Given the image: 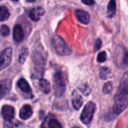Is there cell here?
Listing matches in <instances>:
<instances>
[{
    "label": "cell",
    "instance_id": "obj_1",
    "mask_svg": "<svg viewBox=\"0 0 128 128\" xmlns=\"http://www.w3.org/2000/svg\"><path fill=\"white\" fill-rule=\"evenodd\" d=\"M128 106V71L125 72L120 82L114 97L112 110L118 116L123 112Z\"/></svg>",
    "mask_w": 128,
    "mask_h": 128
},
{
    "label": "cell",
    "instance_id": "obj_2",
    "mask_svg": "<svg viewBox=\"0 0 128 128\" xmlns=\"http://www.w3.org/2000/svg\"><path fill=\"white\" fill-rule=\"evenodd\" d=\"M114 62L116 65L121 68H128V50L123 46H118L114 52Z\"/></svg>",
    "mask_w": 128,
    "mask_h": 128
},
{
    "label": "cell",
    "instance_id": "obj_3",
    "mask_svg": "<svg viewBox=\"0 0 128 128\" xmlns=\"http://www.w3.org/2000/svg\"><path fill=\"white\" fill-rule=\"evenodd\" d=\"M52 46H53L55 51L59 56H66L70 55L72 52V50L69 47V46L58 35L53 36V38L52 39Z\"/></svg>",
    "mask_w": 128,
    "mask_h": 128
},
{
    "label": "cell",
    "instance_id": "obj_4",
    "mask_svg": "<svg viewBox=\"0 0 128 128\" xmlns=\"http://www.w3.org/2000/svg\"><path fill=\"white\" fill-rule=\"evenodd\" d=\"M65 82L62 72L56 71L53 76V90L54 94L57 97H61L65 92Z\"/></svg>",
    "mask_w": 128,
    "mask_h": 128
},
{
    "label": "cell",
    "instance_id": "obj_5",
    "mask_svg": "<svg viewBox=\"0 0 128 128\" xmlns=\"http://www.w3.org/2000/svg\"><path fill=\"white\" fill-rule=\"evenodd\" d=\"M95 110H96V104L92 101L88 102L86 104L81 113L80 116L81 122L84 124H89L93 119V116L94 115Z\"/></svg>",
    "mask_w": 128,
    "mask_h": 128
},
{
    "label": "cell",
    "instance_id": "obj_6",
    "mask_svg": "<svg viewBox=\"0 0 128 128\" xmlns=\"http://www.w3.org/2000/svg\"><path fill=\"white\" fill-rule=\"evenodd\" d=\"M12 58V50L11 48H7L0 53V71L7 68Z\"/></svg>",
    "mask_w": 128,
    "mask_h": 128
},
{
    "label": "cell",
    "instance_id": "obj_7",
    "mask_svg": "<svg viewBox=\"0 0 128 128\" xmlns=\"http://www.w3.org/2000/svg\"><path fill=\"white\" fill-rule=\"evenodd\" d=\"M15 114L14 108L9 105H4L1 110V115L5 121H11Z\"/></svg>",
    "mask_w": 128,
    "mask_h": 128
},
{
    "label": "cell",
    "instance_id": "obj_8",
    "mask_svg": "<svg viewBox=\"0 0 128 128\" xmlns=\"http://www.w3.org/2000/svg\"><path fill=\"white\" fill-rule=\"evenodd\" d=\"M75 16L76 19L82 23L83 24H88L90 21V15L89 14L84 10H80L77 9L75 10Z\"/></svg>",
    "mask_w": 128,
    "mask_h": 128
},
{
    "label": "cell",
    "instance_id": "obj_9",
    "mask_svg": "<svg viewBox=\"0 0 128 128\" xmlns=\"http://www.w3.org/2000/svg\"><path fill=\"white\" fill-rule=\"evenodd\" d=\"M72 104L74 108L76 110H79L80 109V107L82 106L83 104V98H82V96L76 92V91H74L72 93Z\"/></svg>",
    "mask_w": 128,
    "mask_h": 128
},
{
    "label": "cell",
    "instance_id": "obj_10",
    "mask_svg": "<svg viewBox=\"0 0 128 128\" xmlns=\"http://www.w3.org/2000/svg\"><path fill=\"white\" fill-rule=\"evenodd\" d=\"M12 82L10 80L6 79L0 81V94L2 96H4L9 93L11 89Z\"/></svg>",
    "mask_w": 128,
    "mask_h": 128
},
{
    "label": "cell",
    "instance_id": "obj_11",
    "mask_svg": "<svg viewBox=\"0 0 128 128\" xmlns=\"http://www.w3.org/2000/svg\"><path fill=\"white\" fill-rule=\"evenodd\" d=\"M44 14V10L41 7H36L32 8L29 12V16L34 21H38Z\"/></svg>",
    "mask_w": 128,
    "mask_h": 128
},
{
    "label": "cell",
    "instance_id": "obj_12",
    "mask_svg": "<svg viewBox=\"0 0 128 128\" xmlns=\"http://www.w3.org/2000/svg\"><path fill=\"white\" fill-rule=\"evenodd\" d=\"M13 37L16 42H21L24 38V32L22 28L20 25H16L14 28L13 32Z\"/></svg>",
    "mask_w": 128,
    "mask_h": 128
},
{
    "label": "cell",
    "instance_id": "obj_13",
    "mask_svg": "<svg viewBox=\"0 0 128 128\" xmlns=\"http://www.w3.org/2000/svg\"><path fill=\"white\" fill-rule=\"evenodd\" d=\"M32 113H33V112H32V107L29 105L26 104L20 109V118H22L23 120H26L32 116Z\"/></svg>",
    "mask_w": 128,
    "mask_h": 128
},
{
    "label": "cell",
    "instance_id": "obj_14",
    "mask_svg": "<svg viewBox=\"0 0 128 128\" xmlns=\"http://www.w3.org/2000/svg\"><path fill=\"white\" fill-rule=\"evenodd\" d=\"M17 86L19 87V88L22 92H25L26 94H30L31 92H32V89H31V87H30L29 84L23 78L20 79V80L17 82Z\"/></svg>",
    "mask_w": 128,
    "mask_h": 128
},
{
    "label": "cell",
    "instance_id": "obj_15",
    "mask_svg": "<svg viewBox=\"0 0 128 128\" xmlns=\"http://www.w3.org/2000/svg\"><path fill=\"white\" fill-rule=\"evenodd\" d=\"M40 90L44 94H49L50 92V83L45 79H41L39 82Z\"/></svg>",
    "mask_w": 128,
    "mask_h": 128
},
{
    "label": "cell",
    "instance_id": "obj_16",
    "mask_svg": "<svg viewBox=\"0 0 128 128\" xmlns=\"http://www.w3.org/2000/svg\"><path fill=\"white\" fill-rule=\"evenodd\" d=\"M116 11V0H110V3L108 4V8H107V15L108 17L112 18Z\"/></svg>",
    "mask_w": 128,
    "mask_h": 128
},
{
    "label": "cell",
    "instance_id": "obj_17",
    "mask_svg": "<svg viewBox=\"0 0 128 128\" xmlns=\"http://www.w3.org/2000/svg\"><path fill=\"white\" fill-rule=\"evenodd\" d=\"M10 16V13L8 8L4 6H0V20L4 21L8 19Z\"/></svg>",
    "mask_w": 128,
    "mask_h": 128
},
{
    "label": "cell",
    "instance_id": "obj_18",
    "mask_svg": "<svg viewBox=\"0 0 128 128\" xmlns=\"http://www.w3.org/2000/svg\"><path fill=\"white\" fill-rule=\"evenodd\" d=\"M48 128H62V125L57 119L51 118L48 122Z\"/></svg>",
    "mask_w": 128,
    "mask_h": 128
},
{
    "label": "cell",
    "instance_id": "obj_19",
    "mask_svg": "<svg viewBox=\"0 0 128 128\" xmlns=\"http://www.w3.org/2000/svg\"><path fill=\"white\" fill-rule=\"evenodd\" d=\"M110 72L111 71H110V70L108 68H106V67L101 68V69L100 70V78L103 79V80L107 79L109 75H110Z\"/></svg>",
    "mask_w": 128,
    "mask_h": 128
},
{
    "label": "cell",
    "instance_id": "obj_20",
    "mask_svg": "<svg viewBox=\"0 0 128 128\" xmlns=\"http://www.w3.org/2000/svg\"><path fill=\"white\" fill-rule=\"evenodd\" d=\"M112 91V82H107L104 85L103 92L104 94H110Z\"/></svg>",
    "mask_w": 128,
    "mask_h": 128
},
{
    "label": "cell",
    "instance_id": "obj_21",
    "mask_svg": "<svg viewBox=\"0 0 128 128\" xmlns=\"http://www.w3.org/2000/svg\"><path fill=\"white\" fill-rule=\"evenodd\" d=\"M20 124L19 122H13L11 121H6V123H4V128H18V125Z\"/></svg>",
    "mask_w": 128,
    "mask_h": 128
},
{
    "label": "cell",
    "instance_id": "obj_22",
    "mask_svg": "<svg viewBox=\"0 0 128 128\" xmlns=\"http://www.w3.org/2000/svg\"><path fill=\"white\" fill-rule=\"evenodd\" d=\"M106 58H107V56H106V52L103 51V52H100L98 56V62H100V63H103L104 62L106 61Z\"/></svg>",
    "mask_w": 128,
    "mask_h": 128
},
{
    "label": "cell",
    "instance_id": "obj_23",
    "mask_svg": "<svg viewBox=\"0 0 128 128\" xmlns=\"http://www.w3.org/2000/svg\"><path fill=\"white\" fill-rule=\"evenodd\" d=\"M9 33H10V29L7 26L3 25V26H1V28H0V34L2 36H3V37L8 36L9 34Z\"/></svg>",
    "mask_w": 128,
    "mask_h": 128
},
{
    "label": "cell",
    "instance_id": "obj_24",
    "mask_svg": "<svg viewBox=\"0 0 128 128\" xmlns=\"http://www.w3.org/2000/svg\"><path fill=\"white\" fill-rule=\"evenodd\" d=\"M79 89L80 90V91H82V92L85 94V95H88L89 94V93H90V88H89V87L88 86V85L87 84H86V85H84V86H80V88H79Z\"/></svg>",
    "mask_w": 128,
    "mask_h": 128
},
{
    "label": "cell",
    "instance_id": "obj_25",
    "mask_svg": "<svg viewBox=\"0 0 128 128\" xmlns=\"http://www.w3.org/2000/svg\"><path fill=\"white\" fill-rule=\"evenodd\" d=\"M27 55H28V51H27L26 49H25V50L21 52V54H20V62L21 64L24 63V62H25V60H26V58Z\"/></svg>",
    "mask_w": 128,
    "mask_h": 128
},
{
    "label": "cell",
    "instance_id": "obj_26",
    "mask_svg": "<svg viewBox=\"0 0 128 128\" xmlns=\"http://www.w3.org/2000/svg\"><path fill=\"white\" fill-rule=\"evenodd\" d=\"M101 45H102V42H101V40L100 39H98L95 42V50H99L101 47Z\"/></svg>",
    "mask_w": 128,
    "mask_h": 128
},
{
    "label": "cell",
    "instance_id": "obj_27",
    "mask_svg": "<svg viewBox=\"0 0 128 128\" xmlns=\"http://www.w3.org/2000/svg\"><path fill=\"white\" fill-rule=\"evenodd\" d=\"M82 2L87 5H92L94 3V0H82Z\"/></svg>",
    "mask_w": 128,
    "mask_h": 128
},
{
    "label": "cell",
    "instance_id": "obj_28",
    "mask_svg": "<svg viewBox=\"0 0 128 128\" xmlns=\"http://www.w3.org/2000/svg\"><path fill=\"white\" fill-rule=\"evenodd\" d=\"M27 2H34L35 0H26Z\"/></svg>",
    "mask_w": 128,
    "mask_h": 128
},
{
    "label": "cell",
    "instance_id": "obj_29",
    "mask_svg": "<svg viewBox=\"0 0 128 128\" xmlns=\"http://www.w3.org/2000/svg\"><path fill=\"white\" fill-rule=\"evenodd\" d=\"M78 128V127H74V128Z\"/></svg>",
    "mask_w": 128,
    "mask_h": 128
},
{
    "label": "cell",
    "instance_id": "obj_30",
    "mask_svg": "<svg viewBox=\"0 0 128 128\" xmlns=\"http://www.w3.org/2000/svg\"><path fill=\"white\" fill-rule=\"evenodd\" d=\"M12 1H14V2H16V1H18V0H12Z\"/></svg>",
    "mask_w": 128,
    "mask_h": 128
},
{
    "label": "cell",
    "instance_id": "obj_31",
    "mask_svg": "<svg viewBox=\"0 0 128 128\" xmlns=\"http://www.w3.org/2000/svg\"><path fill=\"white\" fill-rule=\"evenodd\" d=\"M0 1H1V0H0Z\"/></svg>",
    "mask_w": 128,
    "mask_h": 128
}]
</instances>
